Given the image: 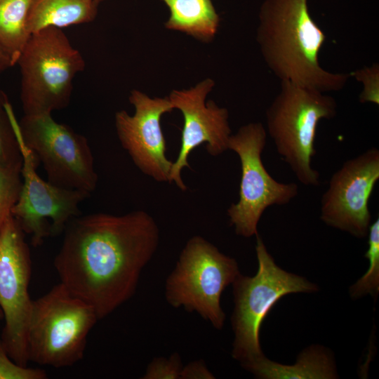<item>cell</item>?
Segmentation results:
<instances>
[{"mask_svg":"<svg viewBox=\"0 0 379 379\" xmlns=\"http://www.w3.org/2000/svg\"><path fill=\"white\" fill-rule=\"evenodd\" d=\"M129 101L135 107L133 115L125 110L115 114L121 145L142 173L157 182L170 183L173 162L166 155L161 118L173 107L168 98H151L138 90L131 91Z\"/></svg>","mask_w":379,"mask_h":379,"instance_id":"5bb4252c","label":"cell"},{"mask_svg":"<svg viewBox=\"0 0 379 379\" xmlns=\"http://www.w3.org/2000/svg\"><path fill=\"white\" fill-rule=\"evenodd\" d=\"M368 248L364 256L369 261L366 274L350 288L354 299L367 294L376 296L379 291V218L371 224L368 230Z\"/></svg>","mask_w":379,"mask_h":379,"instance_id":"ffe728a7","label":"cell"},{"mask_svg":"<svg viewBox=\"0 0 379 379\" xmlns=\"http://www.w3.org/2000/svg\"><path fill=\"white\" fill-rule=\"evenodd\" d=\"M215 377L209 371L202 359L195 360L182 366L180 379H214Z\"/></svg>","mask_w":379,"mask_h":379,"instance_id":"d4e9b609","label":"cell"},{"mask_svg":"<svg viewBox=\"0 0 379 379\" xmlns=\"http://www.w3.org/2000/svg\"><path fill=\"white\" fill-rule=\"evenodd\" d=\"M3 318H4L3 313H2V311H1V308H0V320H1V319H3Z\"/></svg>","mask_w":379,"mask_h":379,"instance_id":"4316f807","label":"cell"},{"mask_svg":"<svg viewBox=\"0 0 379 379\" xmlns=\"http://www.w3.org/2000/svg\"><path fill=\"white\" fill-rule=\"evenodd\" d=\"M258 378H338L331 354L320 346L314 345L298 356L294 365H284L268 359L265 355L241 366Z\"/></svg>","mask_w":379,"mask_h":379,"instance_id":"9a60e30c","label":"cell"},{"mask_svg":"<svg viewBox=\"0 0 379 379\" xmlns=\"http://www.w3.org/2000/svg\"><path fill=\"white\" fill-rule=\"evenodd\" d=\"M21 139L43 164L48 181L91 194L98 175L87 138L51 114L25 115L18 123Z\"/></svg>","mask_w":379,"mask_h":379,"instance_id":"9c48e42d","label":"cell"},{"mask_svg":"<svg viewBox=\"0 0 379 379\" xmlns=\"http://www.w3.org/2000/svg\"><path fill=\"white\" fill-rule=\"evenodd\" d=\"M307 1L264 0L256 36L262 56L281 81L324 93L340 91L350 74L321 67L326 35L311 17Z\"/></svg>","mask_w":379,"mask_h":379,"instance_id":"7a4b0ae2","label":"cell"},{"mask_svg":"<svg viewBox=\"0 0 379 379\" xmlns=\"http://www.w3.org/2000/svg\"><path fill=\"white\" fill-rule=\"evenodd\" d=\"M213 86L214 81L207 79L188 90H174L168 97L173 109L182 112L184 121L180 152L173 162L170 176V183H175L182 191L187 187L181 171L190 167L188 157L196 147L205 143L206 151L213 157L228 150L232 135L228 111L212 100L205 102Z\"/></svg>","mask_w":379,"mask_h":379,"instance_id":"4fadbf2b","label":"cell"},{"mask_svg":"<svg viewBox=\"0 0 379 379\" xmlns=\"http://www.w3.org/2000/svg\"><path fill=\"white\" fill-rule=\"evenodd\" d=\"M14 126L22 156V185L18 200L11 211L34 247L48 237L63 233L68 222L80 215L79 206L91 194L62 187L44 180L36 170L39 159L22 142L18 123Z\"/></svg>","mask_w":379,"mask_h":379,"instance_id":"8fae6325","label":"cell"},{"mask_svg":"<svg viewBox=\"0 0 379 379\" xmlns=\"http://www.w3.org/2000/svg\"><path fill=\"white\" fill-rule=\"evenodd\" d=\"M46 378L47 374L44 370L20 366L11 359L0 339V379Z\"/></svg>","mask_w":379,"mask_h":379,"instance_id":"cb8c5ba5","label":"cell"},{"mask_svg":"<svg viewBox=\"0 0 379 379\" xmlns=\"http://www.w3.org/2000/svg\"><path fill=\"white\" fill-rule=\"evenodd\" d=\"M356 80L363 84V90L359 96L361 103L371 102L379 105V65L374 63L351 73Z\"/></svg>","mask_w":379,"mask_h":379,"instance_id":"603a6c76","label":"cell"},{"mask_svg":"<svg viewBox=\"0 0 379 379\" xmlns=\"http://www.w3.org/2000/svg\"><path fill=\"white\" fill-rule=\"evenodd\" d=\"M336 114L333 97L288 81H281L280 91L266 111L267 133L277 153L305 186L320 182V174L311 164L317 125Z\"/></svg>","mask_w":379,"mask_h":379,"instance_id":"3957f363","label":"cell"},{"mask_svg":"<svg viewBox=\"0 0 379 379\" xmlns=\"http://www.w3.org/2000/svg\"><path fill=\"white\" fill-rule=\"evenodd\" d=\"M378 180V149L371 147L345 161L322 195L320 219L355 237L367 236L371 220L368 201Z\"/></svg>","mask_w":379,"mask_h":379,"instance_id":"7c38bea8","label":"cell"},{"mask_svg":"<svg viewBox=\"0 0 379 379\" xmlns=\"http://www.w3.org/2000/svg\"><path fill=\"white\" fill-rule=\"evenodd\" d=\"M63 234L53 261L60 283L90 305L99 320L133 297L159 244L157 223L142 210L79 215Z\"/></svg>","mask_w":379,"mask_h":379,"instance_id":"6da1fadb","label":"cell"},{"mask_svg":"<svg viewBox=\"0 0 379 379\" xmlns=\"http://www.w3.org/2000/svg\"><path fill=\"white\" fill-rule=\"evenodd\" d=\"M104 1H105V0H96V1H97L98 4H100V2Z\"/></svg>","mask_w":379,"mask_h":379,"instance_id":"83f0119b","label":"cell"},{"mask_svg":"<svg viewBox=\"0 0 379 379\" xmlns=\"http://www.w3.org/2000/svg\"><path fill=\"white\" fill-rule=\"evenodd\" d=\"M255 237L256 274L248 277L240 273L232 284L234 303L232 356L241 366L264 355L260 344V326L280 298L289 293L318 291L317 286L305 278L280 268L261 237L258 234Z\"/></svg>","mask_w":379,"mask_h":379,"instance_id":"8992f818","label":"cell"},{"mask_svg":"<svg viewBox=\"0 0 379 379\" xmlns=\"http://www.w3.org/2000/svg\"><path fill=\"white\" fill-rule=\"evenodd\" d=\"M180 356L172 353L169 357L154 358L148 364L142 379H180L182 368Z\"/></svg>","mask_w":379,"mask_h":379,"instance_id":"7402d4cb","label":"cell"},{"mask_svg":"<svg viewBox=\"0 0 379 379\" xmlns=\"http://www.w3.org/2000/svg\"><path fill=\"white\" fill-rule=\"evenodd\" d=\"M266 141L260 122L242 126L229 139L228 149L238 155L241 174L239 200L227 213L235 233L246 238L258 234L259 220L268 207L286 205L298 194L295 182H279L266 170L261 157Z\"/></svg>","mask_w":379,"mask_h":379,"instance_id":"ba28073f","label":"cell"},{"mask_svg":"<svg viewBox=\"0 0 379 379\" xmlns=\"http://www.w3.org/2000/svg\"><path fill=\"white\" fill-rule=\"evenodd\" d=\"M25 233L11 215L0 232V308L5 324L1 341L15 363L27 366L32 260Z\"/></svg>","mask_w":379,"mask_h":379,"instance_id":"30bf717a","label":"cell"},{"mask_svg":"<svg viewBox=\"0 0 379 379\" xmlns=\"http://www.w3.org/2000/svg\"><path fill=\"white\" fill-rule=\"evenodd\" d=\"M14 119L8 100L0 88V167L22 168V156Z\"/></svg>","mask_w":379,"mask_h":379,"instance_id":"d6986e66","label":"cell"},{"mask_svg":"<svg viewBox=\"0 0 379 379\" xmlns=\"http://www.w3.org/2000/svg\"><path fill=\"white\" fill-rule=\"evenodd\" d=\"M31 0H0V44L14 65L31 34L27 20Z\"/></svg>","mask_w":379,"mask_h":379,"instance_id":"ac0fdd59","label":"cell"},{"mask_svg":"<svg viewBox=\"0 0 379 379\" xmlns=\"http://www.w3.org/2000/svg\"><path fill=\"white\" fill-rule=\"evenodd\" d=\"M170 9L165 26L180 31L204 42L215 35L220 18L211 0H161Z\"/></svg>","mask_w":379,"mask_h":379,"instance_id":"e0dca14e","label":"cell"},{"mask_svg":"<svg viewBox=\"0 0 379 379\" xmlns=\"http://www.w3.org/2000/svg\"><path fill=\"white\" fill-rule=\"evenodd\" d=\"M96 0H31L27 27L30 34L46 27H63L92 22Z\"/></svg>","mask_w":379,"mask_h":379,"instance_id":"2e32d148","label":"cell"},{"mask_svg":"<svg viewBox=\"0 0 379 379\" xmlns=\"http://www.w3.org/2000/svg\"><path fill=\"white\" fill-rule=\"evenodd\" d=\"M16 65L20 71V100L25 115L52 114L66 107L73 80L86 65L66 34L53 27L31 34Z\"/></svg>","mask_w":379,"mask_h":379,"instance_id":"5b68a950","label":"cell"},{"mask_svg":"<svg viewBox=\"0 0 379 379\" xmlns=\"http://www.w3.org/2000/svg\"><path fill=\"white\" fill-rule=\"evenodd\" d=\"M14 66L11 56L0 44V74Z\"/></svg>","mask_w":379,"mask_h":379,"instance_id":"484cf974","label":"cell"},{"mask_svg":"<svg viewBox=\"0 0 379 379\" xmlns=\"http://www.w3.org/2000/svg\"><path fill=\"white\" fill-rule=\"evenodd\" d=\"M240 274L237 260L203 237L194 235L182 249L165 283V298L174 308L196 312L221 330L225 313L221 294Z\"/></svg>","mask_w":379,"mask_h":379,"instance_id":"52a82bcc","label":"cell"},{"mask_svg":"<svg viewBox=\"0 0 379 379\" xmlns=\"http://www.w3.org/2000/svg\"><path fill=\"white\" fill-rule=\"evenodd\" d=\"M99 320L94 309L60 282L33 300L27 328L29 361L54 368L84 357L89 332Z\"/></svg>","mask_w":379,"mask_h":379,"instance_id":"277c9868","label":"cell"},{"mask_svg":"<svg viewBox=\"0 0 379 379\" xmlns=\"http://www.w3.org/2000/svg\"><path fill=\"white\" fill-rule=\"evenodd\" d=\"M21 170L0 167V232L18 200L22 185Z\"/></svg>","mask_w":379,"mask_h":379,"instance_id":"44dd1931","label":"cell"}]
</instances>
